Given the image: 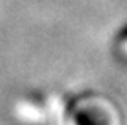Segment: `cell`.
Instances as JSON below:
<instances>
[{"label":"cell","mask_w":127,"mask_h":125,"mask_svg":"<svg viewBox=\"0 0 127 125\" xmlns=\"http://www.w3.org/2000/svg\"><path fill=\"white\" fill-rule=\"evenodd\" d=\"M76 125H108V118L97 108H85L75 115Z\"/></svg>","instance_id":"obj_1"}]
</instances>
